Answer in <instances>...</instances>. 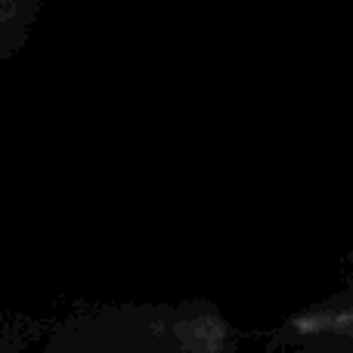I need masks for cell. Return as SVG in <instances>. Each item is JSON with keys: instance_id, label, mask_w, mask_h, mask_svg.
Listing matches in <instances>:
<instances>
[{"instance_id": "obj_1", "label": "cell", "mask_w": 353, "mask_h": 353, "mask_svg": "<svg viewBox=\"0 0 353 353\" xmlns=\"http://www.w3.org/2000/svg\"><path fill=\"white\" fill-rule=\"evenodd\" d=\"M183 341H186L189 353H226L223 341L226 332L223 325H217V319L205 323V319H186L183 323Z\"/></svg>"}]
</instances>
